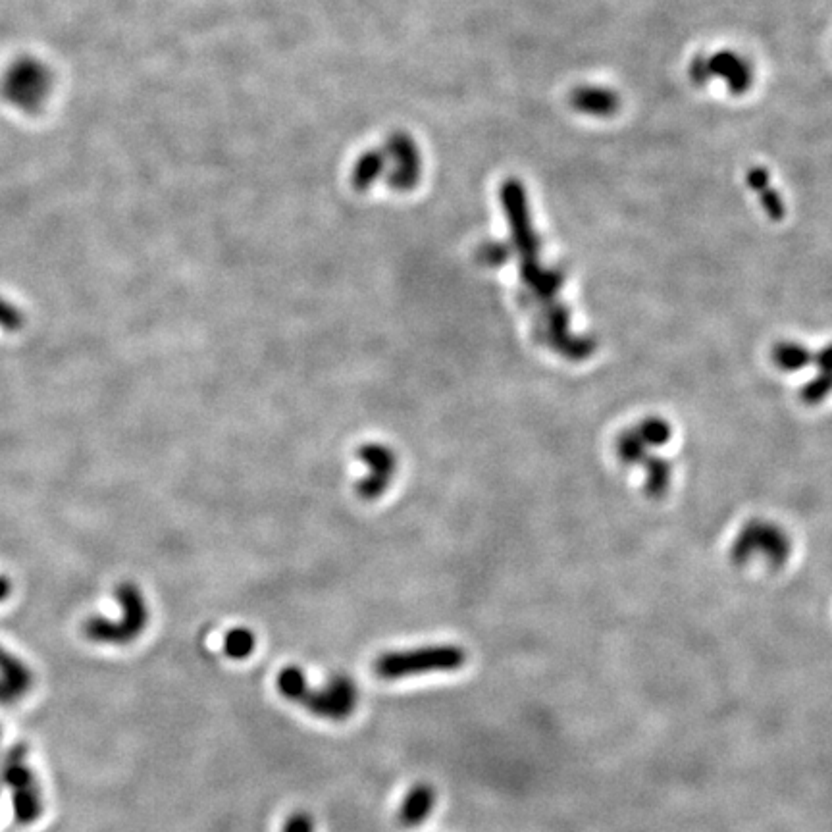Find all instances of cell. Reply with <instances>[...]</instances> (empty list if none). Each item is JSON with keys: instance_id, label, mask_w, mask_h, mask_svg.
I'll return each mask as SVG.
<instances>
[{"instance_id": "1", "label": "cell", "mask_w": 832, "mask_h": 832, "mask_svg": "<svg viewBox=\"0 0 832 832\" xmlns=\"http://www.w3.org/2000/svg\"><path fill=\"white\" fill-rule=\"evenodd\" d=\"M278 690L289 702L303 705L312 715L330 721H345L359 703V688L351 676H332L324 688L316 690L309 686L299 667H286L278 675Z\"/></svg>"}, {"instance_id": "2", "label": "cell", "mask_w": 832, "mask_h": 832, "mask_svg": "<svg viewBox=\"0 0 832 832\" xmlns=\"http://www.w3.org/2000/svg\"><path fill=\"white\" fill-rule=\"evenodd\" d=\"M116 598L122 607L120 621H108L101 615L89 617L83 623V634L95 644L126 646L143 634L149 624V607L143 592L133 584L124 582L116 590Z\"/></svg>"}, {"instance_id": "3", "label": "cell", "mask_w": 832, "mask_h": 832, "mask_svg": "<svg viewBox=\"0 0 832 832\" xmlns=\"http://www.w3.org/2000/svg\"><path fill=\"white\" fill-rule=\"evenodd\" d=\"M467 657V651L453 644L390 651L374 661V673L384 680H399L426 673H449L465 667Z\"/></svg>"}, {"instance_id": "4", "label": "cell", "mask_w": 832, "mask_h": 832, "mask_svg": "<svg viewBox=\"0 0 832 832\" xmlns=\"http://www.w3.org/2000/svg\"><path fill=\"white\" fill-rule=\"evenodd\" d=\"M788 555L790 542L784 532L763 520L750 522L732 547V559L738 565L748 563L750 559H763L771 567H780L788 561Z\"/></svg>"}, {"instance_id": "5", "label": "cell", "mask_w": 832, "mask_h": 832, "mask_svg": "<svg viewBox=\"0 0 832 832\" xmlns=\"http://www.w3.org/2000/svg\"><path fill=\"white\" fill-rule=\"evenodd\" d=\"M51 83L47 66H43L39 60L22 58L8 70L2 89L10 103L31 112L45 103L51 93Z\"/></svg>"}, {"instance_id": "6", "label": "cell", "mask_w": 832, "mask_h": 832, "mask_svg": "<svg viewBox=\"0 0 832 832\" xmlns=\"http://www.w3.org/2000/svg\"><path fill=\"white\" fill-rule=\"evenodd\" d=\"M386 151L393 160V172L388 178L391 189L411 191L420 180V155L413 139L405 133H393L386 145Z\"/></svg>"}, {"instance_id": "7", "label": "cell", "mask_w": 832, "mask_h": 832, "mask_svg": "<svg viewBox=\"0 0 832 832\" xmlns=\"http://www.w3.org/2000/svg\"><path fill=\"white\" fill-rule=\"evenodd\" d=\"M359 457L363 459L364 465L368 468V474L357 486V492L363 499H376L390 486L393 472H395V457L391 449L378 443L363 445V449L359 451Z\"/></svg>"}, {"instance_id": "8", "label": "cell", "mask_w": 832, "mask_h": 832, "mask_svg": "<svg viewBox=\"0 0 832 832\" xmlns=\"http://www.w3.org/2000/svg\"><path fill=\"white\" fill-rule=\"evenodd\" d=\"M0 782L10 790H22L29 786H37V777L33 769L27 765V746L24 742L14 744L0 763Z\"/></svg>"}, {"instance_id": "9", "label": "cell", "mask_w": 832, "mask_h": 832, "mask_svg": "<svg viewBox=\"0 0 832 832\" xmlns=\"http://www.w3.org/2000/svg\"><path fill=\"white\" fill-rule=\"evenodd\" d=\"M436 800H438V794H436L434 786H430L426 782L415 784L411 788V792L407 794V798L403 800V806L399 809V815H397L399 825L405 827V829H413V827L422 825L430 817V813L434 811Z\"/></svg>"}, {"instance_id": "10", "label": "cell", "mask_w": 832, "mask_h": 832, "mask_svg": "<svg viewBox=\"0 0 832 832\" xmlns=\"http://www.w3.org/2000/svg\"><path fill=\"white\" fill-rule=\"evenodd\" d=\"M0 678L18 694L22 700L35 686V675L26 663L14 653L0 646Z\"/></svg>"}, {"instance_id": "11", "label": "cell", "mask_w": 832, "mask_h": 832, "mask_svg": "<svg viewBox=\"0 0 832 832\" xmlns=\"http://www.w3.org/2000/svg\"><path fill=\"white\" fill-rule=\"evenodd\" d=\"M43 809H45V804H43V794H41L39 784L12 792V811H14V821L18 825L29 827L37 823L43 815Z\"/></svg>"}, {"instance_id": "12", "label": "cell", "mask_w": 832, "mask_h": 832, "mask_svg": "<svg viewBox=\"0 0 832 832\" xmlns=\"http://www.w3.org/2000/svg\"><path fill=\"white\" fill-rule=\"evenodd\" d=\"M386 160L388 158L382 155V153H378V151L364 153V156H361V160L355 164V170H353V178H351L353 187L357 191H366L372 183L378 180V176L384 172Z\"/></svg>"}, {"instance_id": "13", "label": "cell", "mask_w": 832, "mask_h": 832, "mask_svg": "<svg viewBox=\"0 0 832 832\" xmlns=\"http://www.w3.org/2000/svg\"><path fill=\"white\" fill-rule=\"evenodd\" d=\"M775 364L784 372H796L798 368L806 366L811 361L809 349L796 341H782L773 351Z\"/></svg>"}, {"instance_id": "14", "label": "cell", "mask_w": 832, "mask_h": 832, "mask_svg": "<svg viewBox=\"0 0 832 832\" xmlns=\"http://www.w3.org/2000/svg\"><path fill=\"white\" fill-rule=\"evenodd\" d=\"M257 638L247 628H234L224 638V651L232 659H245L255 650Z\"/></svg>"}, {"instance_id": "15", "label": "cell", "mask_w": 832, "mask_h": 832, "mask_svg": "<svg viewBox=\"0 0 832 832\" xmlns=\"http://www.w3.org/2000/svg\"><path fill=\"white\" fill-rule=\"evenodd\" d=\"M636 432L640 434V438L644 442L648 443V447L650 445H661V443L669 442V438H671V426L665 420H661V418H648V420H644L638 426Z\"/></svg>"}, {"instance_id": "16", "label": "cell", "mask_w": 832, "mask_h": 832, "mask_svg": "<svg viewBox=\"0 0 832 832\" xmlns=\"http://www.w3.org/2000/svg\"><path fill=\"white\" fill-rule=\"evenodd\" d=\"M24 312L0 297V328L4 332H20L24 328Z\"/></svg>"}, {"instance_id": "17", "label": "cell", "mask_w": 832, "mask_h": 832, "mask_svg": "<svg viewBox=\"0 0 832 832\" xmlns=\"http://www.w3.org/2000/svg\"><path fill=\"white\" fill-rule=\"evenodd\" d=\"M832 391V372H823L819 378L811 380L802 391V399L806 403H821Z\"/></svg>"}, {"instance_id": "18", "label": "cell", "mask_w": 832, "mask_h": 832, "mask_svg": "<svg viewBox=\"0 0 832 832\" xmlns=\"http://www.w3.org/2000/svg\"><path fill=\"white\" fill-rule=\"evenodd\" d=\"M284 832H314V821L309 813L297 811L287 819Z\"/></svg>"}, {"instance_id": "19", "label": "cell", "mask_w": 832, "mask_h": 832, "mask_svg": "<svg viewBox=\"0 0 832 832\" xmlns=\"http://www.w3.org/2000/svg\"><path fill=\"white\" fill-rule=\"evenodd\" d=\"M18 700V694L0 678V705H14Z\"/></svg>"}, {"instance_id": "20", "label": "cell", "mask_w": 832, "mask_h": 832, "mask_svg": "<svg viewBox=\"0 0 832 832\" xmlns=\"http://www.w3.org/2000/svg\"><path fill=\"white\" fill-rule=\"evenodd\" d=\"M817 364L823 372H832V345H827L821 353H817Z\"/></svg>"}, {"instance_id": "21", "label": "cell", "mask_w": 832, "mask_h": 832, "mask_svg": "<svg viewBox=\"0 0 832 832\" xmlns=\"http://www.w3.org/2000/svg\"><path fill=\"white\" fill-rule=\"evenodd\" d=\"M10 594H12V582H10V578L0 576V603L10 598Z\"/></svg>"}, {"instance_id": "22", "label": "cell", "mask_w": 832, "mask_h": 832, "mask_svg": "<svg viewBox=\"0 0 832 832\" xmlns=\"http://www.w3.org/2000/svg\"><path fill=\"white\" fill-rule=\"evenodd\" d=\"M0 742H2V728H0Z\"/></svg>"}, {"instance_id": "23", "label": "cell", "mask_w": 832, "mask_h": 832, "mask_svg": "<svg viewBox=\"0 0 832 832\" xmlns=\"http://www.w3.org/2000/svg\"><path fill=\"white\" fill-rule=\"evenodd\" d=\"M0 794H2V792H0Z\"/></svg>"}]
</instances>
